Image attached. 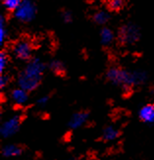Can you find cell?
I'll use <instances>...</instances> for the list:
<instances>
[{"label": "cell", "mask_w": 154, "mask_h": 160, "mask_svg": "<svg viewBox=\"0 0 154 160\" xmlns=\"http://www.w3.org/2000/svg\"><path fill=\"white\" fill-rule=\"evenodd\" d=\"M105 78L110 83L121 88L123 90H132L144 85L148 76L147 73L142 70L130 71L118 66H112L105 73Z\"/></svg>", "instance_id": "6da1fadb"}, {"label": "cell", "mask_w": 154, "mask_h": 160, "mask_svg": "<svg viewBox=\"0 0 154 160\" xmlns=\"http://www.w3.org/2000/svg\"><path fill=\"white\" fill-rule=\"evenodd\" d=\"M46 65L38 57H32L17 77L18 87L27 92H34L41 83Z\"/></svg>", "instance_id": "7a4b0ae2"}, {"label": "cell", "mask_w": 154, "mask_h": 160, "mask_svg": "<svg viewBox=\"0 0 154 160\" xmlns=\"http://www.w3.org/2000/svg\"><path fill=\"white\" fill-rule=\"evenodd\" d=\"M141 30L132 24L128 23L123 25L118 31V40L123 45H134L141 39Z\"/></svg>", "instance_id": "3957f363"}, {"label": "cell", "mask_w": 154, "mask_h": 160, "mask_svg": "<svg viewBox=\"0 0 154 160\" xmlns=\"http://www.w3.org/2000/svg\"><path fill=\"white\" fill-rule=\"evenodd\" d=\"M37 6L32 0H23L19 8L14 12V17L22 23H30L37 16Z\"/></svg>", "instance_id": "277c9868"}, {"label": "cell", "mask_w": 154, "mask_h": 160, "mask_svg": "<svg viewBox=\"0 0 154 160\" xmlns=\"http://www.w3.org/2000/svg\"><path fill=\"white\" fill-rule=\"evenodd\" d=\"M12 53L21 61H30L32 57V44L26 38L16 41L12 46Z\"/></svg>", "instance_id": "5b68a950"}, {"label": "cell", "mask_w": 154, "mask_h": 160, "mask_svg": "<svg viewBox=\"0 0 154 160\" xmlns=\"http://www.w3.org/2000/svg\"><path fill=\"white\" fill-rule=\"evenodd\" d=\"M23 122V117L21 115H14L5 120L0 127V135L4 138H8L16 135Z\"/></svg>", "instance_id": "8992f818"}, {"label": "cell", "mask_w": 154, "mask_h": 160, "mask_svg": "<svg viewBox=\"0 0 154 160\" xmlns=\"http://www.w3.org/2000/svg\"><path fill=\"white\" fill-rule=\"evenodd\" d=\"M89 118V113L86 110H81L74 113L68 122V127L71 130H78L85 125Z\"/></svg>", "instance_id": "52a82bcc"}, {"label": "cell", "mask_w": 154, "mask_h": 160, "mask_svg": "<svg viewBox=\"0 0 154 160\" xmlns=\"http://www.w3.org/2000/svg\"><path fill=\"white\" fill-rule=\"evenodd\" d=\"M137 116L141 122L147 125H154V104H144L139 108Z\"/></svg>", "instance_id": "ba28073f"}, {"label": "cell", "mask_w": 154, "mask_h": 160, "mask_svg": "<svg viewBox=\"0 0 154 160\" xmlns=\"http://www.w3.org/2000/svg\"><path fill=\"white\" fill-rule=\"evenodd\" d=\"M29 92L19 87L13 88L10 92V99L15 105L24 106L29 101Z\"/></svg>", "instance_id": "9c48e42d"}, {"label": "cell", "mask_w": 154, "mask_h": 160, "mask_svg": "<svg viewBox=\"0 0 154 160\" xmlns=\"http://www.w3.org/2000/svg\"><path fill=\"white\" fill-rule=\"evenodd\" d=\"M24 152V148L20 144L15 143H9L6 144L1 149V154L2 156L6 158H13V157H18L22 155Z\"/></svg>", "instance_id": "30bf717a"}, {"label": "cell", "mask_w": 154, "mask_h": 160, "mask_svg": "<svg viewBox=\"0 0 154 160\" xmlns=\"http://www.w3.org/2000/svg\"><path fill=\"white\" fill-rule=\"evenodd\" d=\"M121 136V132L119 129H117L114 126H107L105 127L102 131V135H101V138L103 142H113L116 141L117 138H119Z\"/></svg>", "instance_id": "8fae6325"}, {"label": "cell", "mask_w": 154, "mask_h": 160, "mask_svg": "<svg viewBox=\"0 0 154 160\" xmlns=\"http://www.w3.org/2000/svg\"><path fill=\"white\" fill-rule=\"evenodd\" d=\"M100 42L103 46H109L114 42L115 40V33L110 28L103 27L100 30Z\"/></svg>", "instance_id": "7c38bea8"}, {"label": "cell", "mask_w": 154, "mask_h": 160, "mask_svg": "<svg viewBox=\"0 0 154 160\" xmlns=\"http://www.w3.org/2000/svg\"><path fill=\"white\" fill-rule=\"evenodd\" d=\"M48 68H49V70L54 75L59 76V77H63V76L66 75L65 64L58 59H54V60L50 61L49 64H48Z\"/></svg>", "instance_id": "4fadbf2b"}, {"label": "cell", "mask_w": 154, "mask_h": 160, "mask_svg": "<svg viewBox=\"0 0 154 160\" xmlns=\"http://www.w3.org/2000/svg\"><path fill=\"white\" fill-rule=\"evenodd\" d=\"M92 19L95 24L103 26L105 24H107L108 21L110 20V14L104 10H98L93 14Z\"/></svg>", "instance_id": "5bb4252c"}, {"label": "cell", "mask_w": 154, "mask_h": 160, "mask_svg": "<svg viewBox=\"0 0 154 160\" xmlns=\"http://www.w3.org/2000/svg\"><path fill=\"white\" fill-rule=\"evenodd\" d=\"M22 2L23 0H2V3L5 7V9L11 12H15Z\"/></svg>", "instance_id": "9a60e30c"}, {"label": "cell", "mask_w": 154, "mask_h": 160, "mask_svg": "<svg viewBox=\"0 0 154 160\" xmlns=\"http://www.w3.org/2000/svg\"><path fill=\"white\" fill-rule=\"evenodd\" d=\"M7 36H8V32H7L5 27V17L1 15V17H0V44H1V46L4 45Z\"/></svg>", "instance_id": "2e32d148"}, {"label": "cell", "mask_w": 154, "mask_h": 160, "mask_svg": "<svg viewBox=\"0 0 154 160\" xmlns=\"http://www.w3.org/2000/svg\"><path fill=\"white\" fill-rule=\"evenodd\" d=\"M9 63V58L7 53L2 50L0 52V74H4L5 70L7 69V66H8Z\"/></svg>", "instance_id": "e0dca14e"}, {"label": "cell", "mask_w": 154, "mask_h": 160, "mask_svg": "<svg viewBox=\"0 0 154 160\" xmlns=\"http://www.w3.org/2000/svg\"><path fill=\"white\" fill-rule=\"evenodd\" d=\"M124 4L125 0H113V1L108 3V6L112 11H119L124 7Z\"/></svg>", "instance_id": "ac0fdd59"}, {"label": "cell", "mask_w": 154, "mask_h": 160, "mask_svg": "<svg viewBox=\"0 0 154 160\" xmlns=\"http://www.w3.org/2000/svg\"><path fill=\"white\" fill-rule=\"evenodd\" d=\"M11 77L10 75L8 74H1V76H0V88H1V90H4L7 87L9 86V83L11 82Z\"/></svg>", "instance_id": "d6986e66"}, {"label": "cell", "mask_w": 154, "mask_h": 160, "mask_svg": "<svg viewBox=\"0 0 154 160\" xmlns=\"http://www.w3.org/2000/svg\"><path fill=\"white\" fill-rule=\"evenodd\" d=\"M49 100H50V96L49 95H42V96H40L39 98L37 100V102H36V104L37 106H39V107H44V106H46L47 105V103L49 102Z\"/></svg>", "instance_id": "ffe728a7"}, {"label": "cell", "mask_w": 154, "mask_h": 160, "mask_svg": "<svg viewBox=\"0 0 154 160\" xmlns=\"http://www.w3.org/2000/svg\"><path fill=\"white\" fill-rule=\"evenodd\" d=\"M62 20L64 21L65 23H71L73 21V15L70 11H64L62 13Z\"/></svg>", "instance_id": "44dd1931"}, {"label": "cell", "mask_w": 154, "mask_h": 160, "mask_svg": "<svg viewBox=\"0 0 154 160\" xmlns=\"http://www.w3.org/2000/svg\"><path fill=\"white\" fill-rule=\"evenodd\" d=\"M71 160H82V159H81V158H73Z\"/></svg>", "instance_id": "7402d4cb"}, {"label": "cell", "mask_w": 154, "mask_h": 160, "mask_svg": "<svg viewBox=\"0 0 154 160\" xmlns=\"http://www.w3.org/2000/svg\"><path fill=\"white\" fill-rule=\"evenodd\" d=\"M105 1H106L107 3H109V2H111V1H113V0H105Z\"/></svg>", "instance_id": "603a6c76"}]
</instances>
